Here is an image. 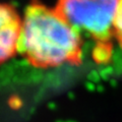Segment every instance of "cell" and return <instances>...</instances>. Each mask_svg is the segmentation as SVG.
<instances>
[{
    "mask_svg": "<svg viewBox=\"0 0 122 122\" xmlns=\"http://www.w3.org/2000/svg\"><path fill=\"white\" fill-rule=\"evenodd\" d=\"M82 40L58 11L38 2L25 8L21 22L17 52L34 66L56 67L78 64L81 60Z\"/></svg>",
    "mask_w": 122,
    "mask_h": 122,
    "instance_id": "cell-1",
    "label": "cell"
},
{
    "mask_svg": "<svg viewBox=\"0 0 122 122\" xmlns=\"http://www.w3.org/2000/svg\"><path fill=\"white\" fill-rule=\"evenodd\" d=\"M119 0H59L56 10L76 29L86 33L99 46L97 57L107 61L111 56L110 41Z\"/></svg>",
    "mask_w": 122,
    "mask_h": 122,
    "instance_id": "cell-2",
    "label": "cell"
},
{
    "mask_svg": "<svg viewBox=\"0 0 122 122\" xmlns=\"http://www.w3.org/2000/svg\"><path fill=\"white\" fill-rule=\"evenodd\" d=\"M21 22L22 20L12 6L0 3V63L17 52Z\"/></svg>",
    "mask_w": 122,
    "mask_h": 122,
    "instance_id": "cell-3",
    "label": "cell"
},
{
    "mask_svg": "<svg viewBox=\"0 0 122 122\" xmlns=\"http://www.w3.org/2000/svg\"><path fill=\"white\" fill-rule=\"evenodd\" d=\"M114 38L122 48V0H119L114 20Z\"/></svg>",
    "mask_w": 122,
    "mask_h": 122,
    "instance_id": "cell-4",
    "label": "cell"
}]
</instances>
